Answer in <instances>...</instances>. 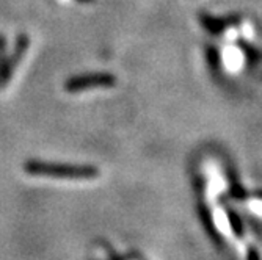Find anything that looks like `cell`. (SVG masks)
<instances>
[{"label": "cell", "instance_id": "1", "mask_svg": "<svg viewBox=\"0 0 262 260\" xmlns=\"http://www.w3.org/2000/svg\"><path fill=\"white\" fill-rule=\"evenodd\" d=\"M24 171L30 176L55 177V179H94L99 176V170L90 164H68L41 160H29L24 163Z\"/></svg>", "mask_w": 262, "mask_h": 260}, {"label": "cell", "instance_id": "2", "mask_svg": "<svg viewBox=\"0 0 262 260\" xmlns=\"http://www.w3.org/2000/svg\"><path fill=\"white\" fill-rule=\"evenodd\" d=\"M29 45H30V38L26 33H19L14 42V49L11 52L10 57H7V61L4 64V67L0 69V89H4L8 82L11 80L14 70L17 67V64L20 63L22 57L26 55V52L29 51Z\"/></svg>", "mask_w": 262, "mask_h": 260}, {"label": "cell", "instance_id": "3", "mask_svg": "<svg viewBox=\"0 0 262 260\" xmlns=\"http://www.w3.org/2000/svg\"><path fill=\"white\" fill-rule=\"evenodd\" d=\"M115 85V79L110 74H82V76H76L71 77L64 88L69 92H79L83 89H90V88H98V86H112Z\"/></svg>", "mask_w": 262, "mask_h": 260}, {"label": "cell", "instance_id": "4", "mask_svg": "<svg viewBox=\"0 0 262 260\" xmlns=\"http://www.w3.org/2000/svg\"><path fill=\"white\" fill-rule=\"evenodd\" d=\"M228 217H229V223H231V227H232V230H234V233L237 235V237H244V226H242V221H241V218L237 217L234 211H228Z\"/></svg>", "mask_w": 262, "mask_h": 260}, {"label": "cell", "instance_id": "5", "mask_svg": "<svg viewBox=\"0 0 262 260\" xmlns=\"http://www.w3.org/2000/svg\"><path fill=\"white\" fill-rule=\"evenodd\" d=\"M5 61H7V39L0 33V69L4 67Z\"/></svg>", "mask_w": 262, "mask_h": 260}, {"label": "cell", "instance_id": "6", "mask_svg": "<svg viewBox=\"0 0 262 260\" xmlns=\"http://www.w3.org/2000/svg\"><path fill=\"white\" fill-rule=\"evenodd\" d=\"M247 260H260L259 252H257L256 248H253V246L248 248V257H247Z\"/></svg>", "mask_w": 262, "mask_h": 260}, {"label": "cell", "instance_id": "7", "mask_svg": "<svg viewBox=\"0 0 262 260\" xmlns=\"http://www.w3.org/2000/svg\"><path fill=\"white\" fill-rule=\"evenodd\" d=\"M77 2H80V4H90V2H93V0H77Z\"/></svg>", "mask_w": 262, "mask_h": 260}]
</instances>
